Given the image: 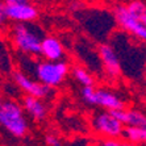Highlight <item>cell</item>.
Masks as SVG:
<instances>
[{
	"mask_svg": "<svg viewBox=\"0 0 146 146\" xmlns=\"http://www.w3.org/2000/svg\"><path fill=\"white\" fill-rule=\"evenodd\" d=\"M44 31L34 23L15 24L11 29V40L17 50L29 57H40Z\"/></svg>",
	"mask_w": 146,
	"mask_h": 146,
	"instance_id": "obj_1",
	"label": "cell"
},
{
	"mask_svg": "<svg viewBox=\"0 0 146 146\" xmlns=\"http://www.w3.org/2000/svg\"><path fill=\"white\" fill-rule=\"evenodd\" d=\"M0 125L11 136L17 138H21L27 134L29 122L20 103H17L13 99L3 100V106L0 109Z\"/></svg>",
	"mask_w": 146,
	"mask_h": 146,
	"instance_id": "obj_2",
	"label": "cell"
},
{
	"mask_svg": "<svg viewBox=\"0 0 146 146\" xmlns=\"http://www.w3.org/2000/svg\"><path fill=\"white\" fill-rule=\"evenodd\" d=\"M70 72V66L65 61L58 62H38L34 63L33 74L36 75V80H38L42 84L48 86L50 88H54L61 86L65 82L66 76Z\"/></svg>",
	"mask_w": 146,
	"mask_h": 146,
	"instance_id": "obj_3",
	"label": "cell"
},
{
	"mask_svg": "<svg viewBox=\"0 0 146 146\" xmlns=\"http://www.w3.org/2000/svg\"><path fill=\"white\" fill-rule=\"evenodd\" d=\"M13 83L21 91H24L28 96H33L40 100H50L55 96L54 88H50L48 86L42 84L20 70L13 72Z\"/></svg>",
	"mask_w": 146,
	"mask_h": 146,
	"instance_id": "obj_4",
	"label": "cell"
},
{
	"mask_svg": "<svg viewBox=\"0 0 146 146\" xmlns=\"http://www.w3.org/2000/svg\"><path fill=\"white\" fill-rule=\"evenodd\" d=\"M91 125L99 136L104 137V139L120 138L124 130V125L107 111L95 113L92 117Z\"/></svg>",
	"mask_w": 146,
	"mask_h": 146,
	"instance_id": "obj_5",
	"label": "cell"
},
{
	"mask_svg": "<svg viewBox=\"0 0 146 146\" xmlns=\"http://www.w3.org/2000/svg\"><path fill=\"white\" fill-rule=\"evenodd\" d=\"M113 19L121 29L130 33L139 41L146 40V24L137 20L136 17L128 12L125 5H117L113 11Z\"/></svg>",
	"mask_w": 146,
	"mask_h": 146,
	"instance_id": "obj_6",
	"label": "cell"
},
{
	"mask_svg": "<svg viewBox=\"0 0 146 146\" xmlns=\"http://www.w3.org/2000/svg\"><path fill=\"white\" fill-rule=\"evenodd\" d=\"M4 12L7 20L16 24L23 23H33L38 17V11L33 4H19V5H4Z\"/></svg>",
	"mask_w": 146,
	"mask_h": 146,
	"instance_id": "obj_7",
	"label": "cell"
},
{
	"mask_svg": "<svg viewBox=\"0 0 146 146\" xmlns=\"http://www.w3.org/2000/svg\"><path fill=\"white\" fill-rule=\"evenodd\" d=\"M99 57L106 68L107 74L111 78H117L121 74V63H120L119 53L111 44H102L99 46Z\"/></svg>",
	"mask_w": 146,
	"mask_h": 146,
	"instance_id": "obj_8",
	"label": "cell"
},
{
	"mask_svg": "<svg viewBox=\"0 0 146 146\" xmlns=\"http://www.w3.org/2000/svg\"><path fill=\"white\" fill-rule=\"evenodd\" d=\"M40 57H44L49 62L62 61L65 57L63 45L55 36H45L41 41Z\"/></svg>",
	"mask_w": 146,
	"mask_h": 146,
	"instance_id": "obj_9",
	"label": "cell"
},
{
	"mask_svg": "<svg viewBox=\"0 0 146 146\" xmlns=\"http://www.w3.org/2000/svg\"><path fill=\"white\" fill-rule=\"evenodd\" d=\"M94 106L102 107L104 111H119L125 109V102L120 96L115 95L108 88H95V102Z\"/></svg>",
	"mask_w": 146,
	"mask_h": 146,
	"instance_id": "obj_10",
	"label": "cell"
},
{
	"mask_svg": "<svg viewBox=\"0 0 146 146\" xmlns=\"http://www.w3.org/2000/svg\"><path fill=\"white\" fill-rule=\"evenodd\" d=\"M24 112L28 113V116L31 117L34 121H42V120L46 119L48 116V106L45 104L44 100H40V99H36L33 96H28L25 95L23 98V104H21Z\"/></svg>",
	"mask_w": 146,
	"mask_h": 146,
	"instance_id": "obj_11",
	"label": "cell"
},
{
	"mask_svg": "<svg viewBox=\"0 0 146 146\" xmlns=\"http://www.w3.org/2000/svg\"><path fill=\"white\" fill-rule=\"evenodd\" d=\"M121 137L124 141L132 143V145H139L143 143L146 139V128H137V126H124Z\"/></svg>",
	"mask_w": 146,
	"mask_h": 146,
	"instance_id": "obj_12",
	"label": "cell"
},
{
	"mask_svg": "<svg viewBox=\"0 0 146 146\" xmlns=\"http://www.w3.org/2000/svg\"><path fill=\"white\" fill-rule=\"evenodd\" d=\"M124 126H137V128H146V116L142 111L137 108L125 109L124 117Z\"/></svg>",
	"mask_w": 146,
	"mask_h": 146,
	"instance_id": "obj_13",
	"label": "cell"
},
{
	"mask_svg": "<svg viewBox=\"0 0 146 146\" xmlns=\"http://www.w3.org/2000/svg\"><path fill=\"white\" fill-rule=\"evenodd\" d=\"M71 74L75 80L83 87H94V78H92V75L90 74L88 70H86L84 67L74 66L71 68Z\"/></svg>",
	"mask_w": 146,
	"mask_h": 146,
	"instance_id": "obj_14",
	"label": "cell"
},
{
	"mask_svg": "<svg viewBox=\"0 0 146 146\" xmlns=\"http://www.w3.org/2000/svg\"><path fill=\"white\" fill-rule=\"evenodd\" d=\"M128 12L136 17L137 20L146 24V5L142 0H133L125 5Z\"/></svg>",
	"mask_w": 146,
	"mask_h": 146,
	"instance_id": "obj_15",
	"label": "cell"
},
{
	"mask_svg": "<svg viewBox=\"0 0 146 146\" xmlns=\"http://www.w3.org/2000/svg\"><path fill=\"white\" fill-rule=\"evenodd\" d=\"M80 95L86 104L94 106V102H95V88L94 87H82Z\"/></svg>",
	"mask_w": 146,
	"mask_h": 146,
	"instance_id": "obj_16",
	"label": "cell"
},
{
	"mask_svg": "<svg viewBox=\"0 0 146 146\" xmlns=\"http://www.w3.org/2000/svg\"><path fill=\"white\" fill-rule=\"evenodd\" d=\"M100 146H136V145H132V143L126 142L124 139L116 138V139H103Z\"/></svg>",
	"mask_w": 146,
	"mask_h": 146,
	"instance_id": "obj_17",
	"label": "cell"
},
{
	"mask_svg": "<svg viewBox=\"0 0 146 146\" xmlns=\"http://www.w3.org/2000/svg\"><path fill=\"white\" fill-rule=\"evenodd\" d=\"M45 142H46L48 146H62L61 139L57 136H54V134H48L45 137Z\"/></svg>",
	"mask_w": 146,
	"mask_h": 146,
	"instance_id": "obj_18",
	"label": "cell"
},
{
	"mask_svg": "<svg viewBox=\"0 0 146 146\" xmlns=\"http://www.w3.org/2000/svg\"><path fill=\"white\" fill-rule=\"evenodd\" d=\"M7 23V17H5V12H4V4L0 0V28H3Z\"/></svg>",
	"mask_w": 146,
	"mask_h": 146,
	"instance_id": "obj_19",
	"label": "cell"
},
{
	"mask_svg": "<svg viewBox=\"0 0 146 146\" xmlns=\"http://www.w3.org/2000/svg\"><path fill=\"white\" fill-rule=\"evenodd\" d=\"M29 0H4V5H19V4H27Z\"/></svg>",
	"mask_w": 146,
	"mask_h": 146,
	"instance_id": "obj_20",
	"label": "cell"
},
{
	"mask_svg": "<svg viewBox=\"0 0 146 146\" xmlns=\"http://www.w3.org/2000/svg\"><path fill=\"white\" fill-rule=\"evenodd\" d=\"M1 106H3V99H1V96H0V109H1Z\"/></svg>",
	"mask_w": 146,
	"mask_h": 146,
	"instance_id": "obj_21",
	"label": "cell"
}]
</instances>
